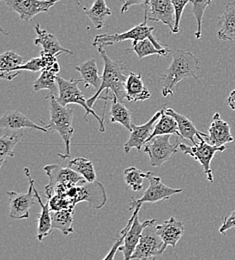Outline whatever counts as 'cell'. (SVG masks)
Masks as SVG:
<instances>
[{
  "mask_svg": "<svg viewBox=\"0 0 235 260\" xmlns=\"http://www.w3.org/2000/svg\"><path fill=\"white\" fill-rule=\"evenodd\" d=\"M9 10L19 14L20 20L30 21L37 14L47 12L60 0H2Z\"/></svg>",
  "mask_w": 235,
  "mask_h": 260,
  "instance_id": "obj_12",
  "label": "cell"
},
{
  "mask_svg": "<svg viewBox=\"0 0 235 260\" xmlns=\"http://www.w3.org/2000/svg\"><path fill=\"white\" fill-rule=\"evenodd\" d=\"M147 21L148 20L146 18H144V20L140 24L136 25L133 28H131L128 31H125V32L96 35L92 45L95 46V47L98 46V45L105 47V46L113 45L115 43L123 42V41H126V40H133L135 41V40H143L145 38H150L156 44L161 45V43H159L153 35L154 28L152 26H148Z\"/></svg>",
  "mask_w": 235,
  "mask_h": 260,
  "instance_id": "obj_8",
  "label": "cell"
},
{
  "mask_svg": "<svg viewBox=\"0 0 235 260\" xmlns=\"http://www.w3.org/2000/svg\"><path fill=\"white\" fill-rule=\"evenodd\" d=\"M24 173L29 180V189L26 193H18L16 191H8L9 198V217L11 219H27L29 217L30 208L38 202L34 192V180L28 167L24 168Z\"/></svg>",
  "mask_w": 235,
  "mask_h": 260,
  "instance_id": "obj_6",
  "label": "cell"
},
{
  "mask_svg": "<svg viewBox=\"0 0 235 260\" xmlns=\"http://www.w3.org/2000/svg\"><path fill=\"white\" fill-rule=\"evenodd\" d=\"M50 99V123L46 124L48 130L57 132L64 143V154H58L63 160L70 156V144L71 138L74 133L72 124L73 119V109L68 106L61 105L55 96H48L46 99Z\"/></svg>",
  "mask_w": 235,
  "mask_h": 260,
  "instance_id": "obj_3",
  "label": "cell"
},
{
  "mask_svg": "<svg viewBox=\"0 0 235 260\" xmlns=\"http://www.w3.org/2000/svg\"><path fill=\"white\" fill-rule=\"evenodd\" d=\"M156 223L155 219L146 220L144 222H140L138 218V214L135 216V220L131 224L130 228L128 229L123 244L119 247V251L123 253V259L131 260V256L135 252V248L141 238L142 232L145 228L150 224Z\"/></svg>",
  "mask_w": 235,
  "mask_h": 260,
  "instance_id": "obj_16",
  "label": "cell"
},
{
  "mask_svg": "<svg viewBox=\"0 0 235 260\" xmlns=\"http://www.w3.org/2000/svg\"><path fill=\"white\" fill-rule=\"evenodd\" d=\"M166 134H170V135L176 134L177 136L180 137V133H179V130H178V124H177L176 120L172 116L166 114L164 109H161V116L158 119V121L155 123L154 129H153V132H152L149 140L152 139L155 136L166 135Z\"/></svg>",
  "mask_w": 235,
  "mask_h": 260,
  "instance_id": "obj_33",
  "label": "cell"
},
{
  "mask_svg": "<svg viewBox=\"0 0 235 260\" xmlns=\"http://www.w3.org/2000/svg\"><path fill=\"white\" fill-rule=\"evenodd\" d=\"M97 48L103 59L104 69L102 74V84L100 88L87 100V104L90 108L93 107L96 100L99 98L105 101L109 99V90L113 92V95L120 102L126 100L125 84L128 74H126V67L124 65V62L119 60H112L107 55L106 50L103 46L98 45Z\"/></svg>",
  "mask_w": 235,
  "mask_h": 260,
  "instance_id": "obj_1",
  "label": "cell"
},
{
  "mask_svg": "<svg viewBox=\"0 0 235 260\" xmlns=\"http://www.w3.org/2000/svg\"><path fill=\"white\" fill-rule=\"evenodd\" d=\"M165 112H166V114L172 116L176 120L181 138L190 140L193 144H196V142L194 140V136H203V137L207 138L208 134H205V133H202L200 131H198L195 127V125L192 123V121L189 120L186 116L174 111L171 108H166Z\"/></svg>",
  "mask_w": 235,
  "mask_h": 260,
  "instance_id": "obj_26",
  "label": "cell"
},
{
  "mask_svg": "<svg viewBox=\"0 0 235 260\" xmlns=\"http://www.w3.org/2000/svg\"><path fill=\"white\" fill-rule=\"evenodd\" d=\"M217 26L218 39L235 42V0L225 5V9L217 21Z\"/></svg>",
  "mask_w": 235,
  "mask_h": 260,
  "instance_id": "obj_22",
  "label": "cell"
},
{
  "mask_svg": "<svg viewBox=\"0 0 235 260\" xmlns=\"http://www.w3.org/2000/svg\"><path fill=\"white\" fill-rule=\"evenodd\" d=\"M155 229L159 237L162 239L165 249L167 246L176 247L185 231L182 222L176 220L174 217H170L162 224L156 225Z\"/></svg>",
  "mask_w": 235,
  "mask_h": 260,
  "instance_id": "obj_19",
  "label": "cell"
},
{
  "mask_svg": "<svg viewBox=\"0 0 235 260\" xmlns=\"http://www.w3.org/2000/svg\"><path fill=\"white\" fill-rule=\"evenodd\" d=\"M155 223L148 225L142 232L131 260H151L165 251L164 243L156 232Z\"/></svg>",
  "mask_w": 235,
  "mask_h": 260,
  "instance_id": "obj_10",
  "label": "cell"
},
{
  "mask_svg": "<svg viewBox=\"0 0 235 260\" xmlns=\"http://www.w3.org/2000/svg\"><path fill=\"white\" fill-rule=\"evenodd\" d=\"M34 192L37 197L38 204L41 207V212L38 214V225H37V239L42 241L44 237L48 236L52 230V217H51V210L49 207V202L47 201L46 204L42 203L41 197L37 192L35 186L33 187Z\"/></svg>",
  "mask_w": 235,
  "mask_h": 260,
  "instance_id": "obj_30",
  "label": "cell"
},
{
  "mask_svg": "<svg viewBox=\"0 0 235 260\" xmlns=\"http://www.w3.org/2000/svg\"><path fill=\"white\" fill-rule=\"evenodd\" d=\"M151 260H153V259H151Z\"/></svg>",
  "mask_w": 235,
  "mask_h": 260,
  "instance_id": "obj_43",
  "label": "cell"
},
{
  "mask_svg": "<svg viewBox=\"0 0 235 260\" xmlns=\"http://www.w3.org/2000/svg\"><path fill=\"white\" fill-rule=\"evenodd\" d=\"M0 128L6 130H18L23 128L39 130L42 132L49 131L46 126H40L18 110H10L3 114L0 119Z\"/></svg>",
  "mask_w": 235,
  "mask_h": 260,
  "instance_id": "obj_18",
  "label": "cell"
},
{
  "mask_svg": "<svg viewBox=\"0 0 235 260\" xmlns=\"http://www.w3.org/2000/svg\"><path fill=\"white\" fill-rule=\"evenodd\" d=\"M147 2H148V0H126L124 2V4L122 5V7H121V13L126 12L133 5H143V6H145Z\"/></svg>",
  "mask_w": 235,
  "mask_h": 260,
  "instance_id": "obj_41",
  "label": "cell"
},
{
  "mask_svg": "<svg viewBox=\"0 0 235 260\" xmlns=\"http://www.w3.org/2000/svg\"><path fill=\"white\" fill-rule=\"evenodd\" d=\"M68 167L72 168L80 175H82L87 182L96 181V173L94 170V166L90 160L84 157H77L69 161Z\"/></svg>",
  "mask_w": 235,
  "mask_h": 260,
  "instance_id": "obj_34",
  "label": "cell"
},
{
  "mask_svg": "<svg viewBox=\"0 0 235 260\" xmlns=\"http://www.w3.org/2000/svg\"><path fill=\"white\" fill-rule=\"evenodd\" d=\"M161 116V110L157 111L150 120L142 125H132V130L130 131V137L124 144L125 153L130 152L132 148H136L138 151H141L146 142L149 140L155 123Z\"/></svg>",
  "mask_w": 235,
  "mask_h": 260,
  "instance_id": "obj_14",
  "label": "cell"
},
{
  "mask_svg": "<svg viewBox=\"0 0 235 260\" xmlns=\"http://www.w3.org/2000/svg\"><path fill=\"white\" fill-rule=\"evenodd\" d=\"M126 100L128 102L145 101L151 98V93L145 86L141 74L129 72L125 84Z\"/></svg>",
  "mask_w": 235,
  "mask_h": 260,
  "instance_id": "obj_23",
  "label": "cell"
},
{
  "mask_svg": "<svg viewBox=\"0 0 235 260\" xmlns=\"http://www.w3.org/2000/svg\"><path fill=\"white\" fill-rule=\"evenodd\" d=\"M35 31L37 33V37L34 39V44L41 46L42 50L48 54L59 56L60 54L66 53L69 55H73V52L64 48L58 41L55 35L48 32L44 29L40 28V25L37 23L35 26Z\"/></svg>",
  "mask_w": 235,
  "mask_h": 260,
  "instance_id": "obj_20",
  "label": "cell"
},
{
  "mask_svg": "<svg viewBox=\"0 0 235 260\" xmlns=\"http://www.w3.org/2000/svg\"><path fill=\"white\" fill-rule=\"evenodd\" d=\"M231 228H235V210L232 211L229 215L224 217L223 223L221 228H219V232L221 234H225Z\"/></svg>",
  "mask_w": 235,
  "mask_h": 260,
  "instance_id": "obj_40",
  "label": "cell"
},
{
  "mask_svg": "<svg viewBox=\"0 0 235 260\" xmlns=\"http://www.w3.org/2000/svg\"><path fill=\"white\" fill-rule=\"evenodd\" d=\"M75 70H77L80 73L81 80L84 83L85 88L93 86L96 89V91L100 88L102 77L98 74L96 60L94 58L88 59L84 63L76 66Z\"/></svg>",
  "mask_w": 235,
  "mask_h": 260,
  "instance_id": "obj_27",
  "label": "cell"
},
{
  "mask_svg": "<svg viewBox=\"0 0 235 260\" xmlns=\"http://www.w3.org/2000/svg\"><path fill=\"white\" fill-rule=\"evenodd\" d=\"M141 206H142V205H138V206L135 208V212H133L132 216L130 217V219H129L127 225L121 230V232H120V237H119L118 239H116V241H115L114 244L112 245V247H111V249L109 250V252L107 253V255L102 260H114V258H115V254H116V252L119 250V247L123 244L125 235H126L128 229L131 226V224H132V222H133V220H135V216L139 213V210H140Z\"/></svg>",
  "mask_w": 235,
  "mask_h": 260,
  "instance_id": "obj_37",
  "label": "cell"
},
{
  "mask_svg": "<svg viewBox=\"0 0 235 260\" xmlns=\"http://www.w3.org/2000/svg\"><path fill=\"white\" fill-rule=\"evenodd\" d=\"M171 135H158L150 139L143 147L144 153L148 154L150 165L152 167H159L170 159V157L177 152L180 145L178 139L170 142Z\"/></svg>",
  "mask_w": 235,
  "mask_h": 260,
  "instance_id": "obj_7",
  "label": "cell"
},
{
  "mask_svg": "<svg viewBox=\"0 0 235 260\" xmlns=\"http://www.w3.org/2000/svg\"><path fill=\"white\" fill-rule=\"evenodd\" d=\"M74 208H68L59 211H52V229L60 230L64 235L74 232L73 220H74Z\"/></svg>",
  "mask_w": 235,
  "mask_h": 260,
  "instance_id": "obj_31",
  "label": "cell"
},
{
  "mask_svg": "<svg viewBox=\"0 0 235 260\" xmlns=\"http://www.w3.org/2000/svg\"><path fill=\"white\" fill-rule=\"evenodd\" d=\"M128 51H133L138 59L141 60L149 55H158V56H167L168 53L171 52V50L168 48L167 45L161 44L158 45L155 42H153L150 38H145L143 40H135L132 43V48L127 49Z\"/></svg>",
  "mask_w": 235,
  "mask_h": 260,
  "instance_id": "obj_24",
  "label": "cell"
},
{
  "mask_svg": "<svg viewBox=\"0 0 235 260\" xmlns=\"http://www.w3.org/2000/svg\"><path fill=\"white\" fill-rule=\"evenodd\" d=\"M199 139V142L194 144L193 146H188L186 144L180 143L179 149L184 153L192 158H194L196 161L202 164L204 173L206 174V177L209 182H213V173L211 169V162L214 157V155L217 152H223L226 149V146H215L210 144L205 137L197 136Z\"/></svg>",
  "mask_w": 235,
  "mask_h": 260,
  "instance_id": "obj_5",
  "label": "cell"
},
{
  "mask_svg": "<svg viewBox=\"0 0 235 260\" xmlns=\"http://www.w3.org/2000/svg\"><path fill=\"white\" fill-rule=\"evenodd\" d=\"M49 202V207L51 211H59L68 208H74V202L68 196L53 195L50 199H47Z\"/></svg>",
  "mask_w": 235,
  "mask_h": 260,
  "instance_id": "obj_38",
  "label": "cell"
},
{
  "mask_svg": "<svg viewBox=\"0 0 235 260\" xmlns=\"http://www.w3.org/2000/svg\"><path fill=\"white\" fill-rule=\"evenodd\" d=\"M49 178V183L45 186V196L50 199L54 195L55 187L58 184L80 185L86 182L84 177L70 167H62L58 164H49L44 167Z\"/></svg>",
  "mask_w": 235,
  "mask_h": 260,
  "instance_id": "obj_9",
  "label": "cell"
},
{
  "mask_svg": "<svg viewBox=\"0 0 235 260\" xmlns=\"http://www.w3.org/2000/svg\"><path fill=\"white\" fill-rule=\"evenodd\" d=\"M23 132L19 133H6L0 137V167L8 158L15 156L14 147L21 140Z\"/></svg>",
  "mask_w": 235,
  "mask_h": 260,
  "instance_id": "obj_32",
  "label": "cell"
},
{
  "mask_svg": "<svg viewBox=\"0 0 235 260\" xmlns=\"http://www.w3.org/2000/svg\"><path fill=\"white\" fill-rule=\"evenodd\" d=\"M227 104L232 110H235V89L230 92L229 96L227 98Z\"/></svg>",
  "mask_w": 235,
  "mask_h": 260,
  "instance_id": "obj_42",
  "label": "cell"
},
{
  "mask_svg": "<svg viewBox=\"0 0 235 260\" xmlns=\"http://www.w3.org/2000/svg\"><path fill=\"white\" fill-rule=\"evenodd\" d=\"M146 179L149 181V186L144 192L143 196L139 199L132 198V201L129 205V210H133L138 205H142L143 203H155L161 200H167L171 196L179 194L182 192V189L171 188L165 185L161 178L155 176L152 172L148 171L146 174Z\"/></svg>",
  "mask_w": 235,
  "mask_h": 260,
  "instance_id": "obj_11",
  "label": "cell"
},
{
  "mask_svg": "<svg viewBox=\"0 0 235 260\" xmlns=\"http://www.w3.org/2000/svg\"><path fill=\"white\" fill-rule=\"evenodd\" d=\"M206 140L215 146H225V144L234 141L229 124L221 118L218 112L213 115Z\"/></svg>",
  "mask_w": 235,
  "mask_h": 260,
  "instance_id": "obj_17",
  "label": "cell"
},
{
  "mask_svg": "<svg viewBox=\"0 0 235 260\" xmlns=\"http://www.w3.org/2000/svg\"><path fill=\"white\" fill-rule=\"evenodd\" d=\"M144 8V18L148 21L161 22L172 32L175 25V13L172 0H148Z\"/></svg>",
  "mask_w": 235,
  "mask_h": 260,
  "instance_id": "obj_13",
  "label": "cell"
},
{
  "mask_svg": "<svg viewBox=\"0 0 235 260\" xmlns=\"http://www.w3.org/2000/svg\"><path fill=\"white\" fill-rule=\"evenodd\" d=\"M82 82L80 79H72L66 80L60 76H57V86L59 89V94L56 98V100L63 106H68L70 103H74L77 105H80L85 110V116L84 118L87 119L88 114H92L94 117H96L97 121L99 122V131L101 133L105 132V123L104 118L98 116L96 112L90 108L87 104V100L84 98L83 92L78 87V84Z\"/></svg>",
  "mask_w": 235,
  "mask_h": 260,
  "instance_id": "obj_4",
  "label": "cell"
},
{
  "mask_svg": "<svg viewBox=\"0 0 235 260\" xmlns=\"http://www.w3.org/2000/svg\"><path fill=\"white\" fill-rule=\"evenodd\" d=\"M190 2L192 3V12L197 22V30L195 32V37L199 40L202 37V22L204 12L206 8L212 3V0H190Z\"/></svg>",
  "mask_w": 235,
  "mask_h": 260,
  "instance_id": "obj_36",
  "label": "cell"
},
{
  "mask_svg": "<svg viewBox=\"0 0 235 260\" xmlns=\"http://www.w3.org/2000/svg\"><path fill=\"white\" fill-rule=\"evenodd\" d=\"M147 172H143L136 167H128L124 171V179L127 186L131 187L135 192H138L143 188V180L146 179Z\"/></svg>",
  "mask_w": 235,
  "mask_h": 260,
  "instance_id": "obj_35",
  "label": "cell"
},
{
  "mask_svg": "<svg viewBox=\"0 0 235 260\" xmlns=\"http://www.w3.org/2000/svg\"><path fill=\"white\" fill-rule=\"evenodd\" d=\"M24 64V59L21 55L14 51H6L0 55V77L8 81L16 77V69Z\"/></svg>",
  "mask_w": 235,
  "mask_h": 260,
  "instance_id": "obj_25",
  "label": "cell"
},
{
  "mask_svg": "<svg viewBox=\"0 0 235 260\" xmlns=\"http://www.w3.org/2000/svg\"><path fill=\"white\" fill-rule=\"evenodd\" d=\"M190 2V0H172L173 7H174V13H175V25L172 34H177L179 32V25H180V19L183 13V10L185 9L186 5Z\"/></svg>",
  "mask_w": 235,
  "mask_h": 260,
  "instance_id": "obj_39",
  "label": "cell"
},
{
  "mask_svg": "<svg viewBox=\"0 0 235 260\" xmlns=\"http://www.w3.org/2000/svg\"><path fill=\"white\" fill-rule=\"evenodd\" d=\"M83 10L96 29L103 28L108 17L112 14V11L107 6L105 0H95L91 7L87 8L83 6Z\"/></svg>",
  "mask_w": 235,
  "mask_h": 260,
  "instance_id": "obj_29",
  "label": "cell"
},
{
  "mask_svg": "<svg viewBox=\"0 0 235 260\" xmlns=\"http://www.w3.org/2000/svg\"><path fill=\"white\" fill-rule=\"evenodd\" d=\"M198 71L199 59L194 54L181 49L173 51L172 62L163 75V96H172L174 94V87L186 78H194L198 81Z\"/></svg>",
  "mask_w": 235,
  "mask_h": 260,
  "instance_id": "obj_2",
  "label": "cell"
},
{
  "mask_svg": "<svg viewBox=\"0 0 235 260\" xmlns=\"http://www.w3.org/2000/svg\"><path fill=\"white\" fill-rule=\"evenodd\" d=\"M86 201L91 207L95 209L102 208L107 202V195L103 184L94 181V182H85L78 185L77 196L74 199V204L76 205L79 202Z\"/></svg>",
  "mask_w": 235,
  "mask_h": 260,
  "instance_id": "obj_15",
  "label": "cell"
},
{
  "mask_svg": "<svg viewBox=\"0 0 235 260\" xmlns=\"http://www.w3.org/2000/svg\"><path fill=\"white\" fill-rule=\"evenodd\" d=\"M60 71V66L58 62L54 63L45 69L40 73V76L34 81V91L38 92L41 90H48L49 96L57 98L59 94V89L56 87L57 83V74Z\"/></svg>",
  "mask_w": 235,
  "mask_h": 260,
  "instance_id": "obj_21",
  "label": "cell"
},
{
  "mask_svg": "<svg viewBox=\"0 0 235 260\" xmlns=\"http://www.w3.org/2000/svg\"><path fill=\"white\" fill-rule=\"evenodd\" d=\"M112 104L110 108V122L111 123H119L121 124L124 128H126L129 131L132 130V121H131V116H132V110L128 109L123 102H120L117 98L114 95L111 98Z\"/></svg>",
  "mask_w": 235,
  "mask_h": 260,
  "instance_id": "obj_28",
  "label": "cell"
}]
</instances>
